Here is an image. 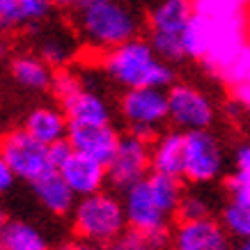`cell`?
Segmentation results:
<instances>
[{
	"mask_svg": "<svg viewBox=\"0 0 250 250\" xmlns=\"http://www.w3.org/2000/svg\"><path fill=\"white\" fill-rule=\"evenodd\" d=\"M248 16L207 19L193 14L184 32L186 58L200 60L207 71L218 76L248 44Z\"/></svg>",
	"mask_w": 250,
	"mask_h": 250,
	"instance_id": "6da1fadb",
	"label": "cell"
},
{
	"mask_svg": "<svg viewBox=\"0 0 250 250\" xmlns=\"http://www.w3.org/2000/svg\"><path fill=\"white\" fill-rule=\"evenodd\" d=\"M184 190L177 177L149 172L138 184L124 190V211L131 228L145 232H159L170 228V220L177 216V207Z\"/></svg>",
	"mask_w": 250,
	"mask_h": 250,
	"instance_id": "7a4b0ae2",
	"label": "cell"
},
{
	"mask_svg": "<svg viewBox=\"0 0 250 250\" xmlns=\"http://www.w3.org/2000/svg\"><path fill=\"white\" fill-rule=\"evenodd\" d=\"M104 71L117 85L133 87H170L174 83V71L170 62L161 58L149 39L133 37L115 46L104 58Z\"/></svg>",
	"mask_w": 250,
	"mask_h": 250,
	"instance_id": "3957f363",
	"label": "cell"
},
{
	"mask_svg": "<svg viewBox=\"0 0 250 250\" xmlns=\"http://www.w3.org/2000/svg\"><path fill=\"white\" fill-rule=\"evenodd\" d=\"M76 28L81 37L99 51H110L138 37L136 12L120 0H104L90 7H76Z\"/></svg>",
	"mask_w": 250,
	"mask_h": 250,
	"instance_id": "277c9868",
	"label": "cell"
},
{
	"mask_svg": "<svg viewBox=\"0 0 250 250\" xmlns=\"http://www.w3.org/2000/svg\"><path fill=\"white\" fill-rule=\"evenodd\" d=\"M71 225L78 239L94 243H108L129 228L124 202L108 190H97L92 195L78 197L71 211Z\"/></svg>",
	"mask_w": 250,
	"mask_h": 250,
	"instance_id": "5b68a950",
	"label": "cell"
},
{
	"mask_svg": "<svg viewBox=\"0 0 250 250\" xmlns=\"http://www.w3.org/2000/svg\"><path fill=\"white\" fill-rule=\"evenodd\" d=\"M193 14V0H159L149 9V44L166 62H179L186 58L184 32Z\"/></svg>",
	"mask_w": 250,
	"mask_h": 250,
	"instance_id": "8992f818",
	"label": "cell"
},
{
	"mask_svg": "<svg viewBox=\"0 0 250 250\" xmlns=\"http://www.w3.org/2000/svg\"><path fill=\"white\" fill-rule=\"evenodd\" d=\"M122 117L129 122V131L140 138L154 140V133L167 117V90L166 87H133L120 99Z\"/></svg>",
	"mask_w": 250,
	"mask_h": 250,
	"instance_id": "52a82bcc",
	"label": "cell"
},
{
	"mask_svg": "<svg viewBox=\"0 0 250 250\" xmlns=\"http://www.w3.org/2000/svg\"><path fill=\"white\" fill-rule=\"evenodd\" d=\"M0 154L5 156L16 177L28 184L55 170L53 159H51V147L30 136L25 129H16L2 138Z\"/></svg>",
	"mask_w": 250,
	"mask_h": 250,
	"instance_id": "ba28073f",
	"label": "cell"
},
{
	"mask_svg": "<svg viewBox=\"0 0 250 250\" xmlns=\"http://www.w3.org/2000/svg\"><path fill=\"white\" fill-rule=\"evenodd\" d=\"M225 167V154L211 131L197 129L184 133V179L195 186L216 182Z\"/></svg>",
	"mask_w": 250,
	"mask_h": 250,
	"instance_id": "9c48e42d",
	"label": "cell"
},
{
	"mask_svg": "<svg viewBox=\"0 0 250 250\" xmlns=\"http://www.w3.org/2000/svg\"><path fill=\"white\" fill-rule=\"evenodd\" d=\"M108 184L117 193H124L138 184L152 170V140L140 138L136 133H126L120 138L113 159L108 163Z\"/></svg>",
	"mask_w": 250,
	"mask_h": 250,
	"instance_id": "30bf717a",
	"label": "cell"
},
{
	"mask_svg": "<svg viewBox=\"0 0 250 250\" xmlns=\"http://www.w3.org/2000/svg\"><path fill=\"white\" fill-rule=\"evenodd\" d=\"M213 104L202 90L188 83H172L167 90V117L177 129L197 131L213 124Z\"/></svg>",
	"mask_w": 250,
	"mask_h": 250,
	"instance_id": "8fae6325",
	"label": "cell"
},
{
	"mask_svg": "<svg viewBox=\"0 0 250 250\" xmlns=\"http://www.w3.org/2000/svg\"><path fill=\"white\" fill-rule=\"evenodd\" d=\"M172 250H232V236L223 223L211 216L197 220H179L170 236Z\"/></svg>",
	"mask_w": 250,
	"mask_h": 250,
	"instance_id": "7c38bea8",
	"label": "cell"
},
{
	"mask_svg": "<svg viewBox=\"0 0 250 250\" xmlns=\"http://www.w3.org/2000/svg\"><path fill=\"white\" fill-rule=\"evenodd\" d=\"M67 140L71 143L74 152L85 154L104 166L110 163L120 145V136L110 122L108 124H69Z\"/></svg>",
	"mask_w": 250,
	"mask_h": 250,
	"instance_id": "4fadbf2b",
	"label": "cell"
},
{
	"mask_svg": "<svg viewBox=\"0 0 250 250\" xmlns=\"http://www.w3.org/2000/svg\"><path fill=\"white\" fill-rule=\"evenodd\" d=\"M58 172L64 177V182L78 197L104 190V186L108 184V167L78 152H71V156L58 167Z\"/></svg>",
	"mask_w": 250,
	"mask_h": 250,
	"instance_id": "5bb4252c",
	"label": "cell"
},
{
	"mask_svg": "<svg viewBox=\"0 0 250 250\" xmlns=\"http://www.w3.org/2000/svg\"><path fill=\"white\" fill-rule=\"evenodd\" d=\"M58 101L67 115L69 124H108L110 122V106L106 104V99L87 90L85 83L76 85Z\"/></svg>",
	"mask_w": 250,
	"mask_h": 250,
	"instance_id": "9a60e30c",
	"label": "cell"
},
{
	"mask_svg": "<svg viewBox=\"0 0 250 250\" xmlns=\"http://www.w3.org/2000/svg\"><path fill=\"white\" fill-rule=\"evenodd\" d=\"M32 190H35L39 202L44 205V209H48L55 216L71 213L78 202V195L71 190V186L64 182V177L58 170H51L44 177L35 179L32 182Z\"/></svg>",
	"mask_w": 250,
	"mask_h": 250,
	"instance_id": "2e32d148",
	"label": "cell"
},
{
	"mask_svg": "<svg viewBox=\"0 0 250 250\" xmlns=\"http://www.w3.org/2000/svg\"><path fill=\"white\" fill-rule=\"evenodd\" d=\"M152 170L167 177H184V133L170 131L152 140Z\"/></svg>",
	"mask_w": 250,
	"mask_h": 250,
	"instance_id": "e0dca14e",
	"label": "cell"
},
{
	"mask_svg": "<svg viewBox=\"0 0 250 250\" xmlns=\"http://www.w3.org/2000/svg\"><path fill=\"white\" fill-rule=\"evenodd\" d=\"M23 129L28 131L30 136H35L37 140H42L44 145H53L58 140L67 138L69 120L64 110H58V108L51 106H39L25 117Z\"/></svg>",
	"mask_w": 250,
	"mask_h": 250,
	"instance_id": "ac0fdd59",
	"label": "cell"
},
{
	"mask_svg": "<svg viewBox=\"0 0 250 250\" xmlns=\"http://www.w3.org/2000/svg\"><path fill=\"white\" fill-rule=\"evenodd\" d=\"M51 12L48 0H0V30H16L44 21Z\"/></svg>",
	"mask_w": 250,
	"mask_h": 250,
	"instance_id": "d6986e66",
	"label": "cell"
},
{
	"mask_svg": "<svg viewBox=\"0 0 250 250\" xmlns=\"http://www.w3.org/2000/svg\"><path fill=\"white\" fill-rule=\"evenodd\" d=\"M12 76L19 85L28 90H48L53 83L51 64L44 62L39 55H19L12 62Z\"/></svg>",
	"mask_w": 250,
	"mask_h": 250,
	"instance_id": "ffe728a7",
	"label": "cell"
},
{
	"mask_svg": "<svg viewBox=\"0 0 250 250\" xmlns=\"http://www.w3.org/2000/svg\"><path fill=\"white\" fill-rule=\"evenodd\" d=\"M0 241L7 250H48V239L42 229L25 220H7Z\"/></svg>",
	"mask_w": 250,
	"mask_h": 250,
	"instance_id": "44dd1931",
	"label": "cell"
},
{
	"mask_svg": "<svg viewBox=\"0 0 250 250\" xmlns=\"http://www.w3.org/2000/svg\"><path fill=\"white\" fill-rule=\"evenodd\" d=\"M170 229L159 232H145L138 228H126L122 234H117L108 243V250H166L170 246Z\"/></svg>",
	"mask_w": 250,
	"mask_h": 250,
	"instance_id": "7402d4cb",
	"label": "cell"
},
{
	"mask_svg": "<svg viewBox=\"0 0 250 250\" xmlns=\"http://www.w3.org/2000/svg\"><path fill=\"white\" fill-rule=\"evenodd\" d=\"M76 53V42L64 30L48 32L39 42V58L48 62L51 67H64Z\"/></svg>",
	"mask_w": 250,
	"mask_h": 250,
	"instance_id": "603a6c76",
	"label": "cell"
},
{
	"mask_svg": "<svg viewBox=\"0 0 250 250\" xmlns=\"http://www.w3.org/2000/svg\"><path fill=\"white\" fill-rule=\"evenodd\" d=\"M220 223L229 232L232 239H248L250 236V205L239 197H228L220 209Z\"/></svg>",
	"mask_w": 250,
	"mask_h": 250,
	"instance_id": "cb8c5ba5",
	"label": "cell"
},
{
	"mask_svg": "<svg viewBox=\"0 0 250 250\" xmlns=\"http://www.w3.org/2000/svg\"><path fill=\"white\" fill-rule=\"evenodd\" d=\"M229 197H239L250 205V143L241 145L234 154V172L228 179Z\"/></svg>",
	"mask_w": 250,
	"mask_h": 250,
	"instance_id": "d4e9b609",
	"label": "cell"
},
{
	"mask_svg": "<svg viewBox=\"0 0 250 250\" xmlns=\"http://www.w3.org/2000/svg\"><path fill=\"white\" fill-rule=\"evenodd\" d=\"M250 0H193V12L207 19H234L246 16Z\"/></svg>",
	"mask_w": 250,
	"mask_h": 250,
	"instance_id": "484cf974",
	"label": "cell"
},
{
	"mask_svg": "<svg viewBox=\"0 0 250 250\" xmlns=\"http://www.w3.org/2000/svg\"><path fill=\"white\" fill-rule=\"evenodd\" d=\"M211 216V195L205 190H188L184 193L177 207V218L179 220H197Z\"/></svg>",
	"mask_w": 250,
	"mask_h": 250,
	"instance_id": "4316f807",
	"label": "cell"
},
{
	"mask_svg": "<svg viewBox=\"0 0 250 250\" xmlns=\"http://www.w3.org/2000/svg\"><path fill=\"white\" fill-rule=\"evenodd\" d=\"M218 78L228 85V87L239 85V83H250V48H248V44H246V48L229 62L228 67L220 71Z\"/></svg>",
	"mask_w": 250,
	"mask_h": 250,
	"instance_id": "83f0119b",
	"label": "cell"
},
{
	"mask_svg": "<svg viewBox=\"0 0 250 250\" xmlns=\"http://www.w3.org/2000/svg\"><path fill=\"white\" fill-rule=\"evenodd\" d=\"M229 94H232V106L229 108L250 113V83L232 85V87H229Z\"/></svg>",
	"mask_w": 250,
	"mask_h": 250,
	"instance_id": "f1b7e54d",
	"label": "cell"
},
{
	"mask_svg": "<svg viewBox=\"0 0 250 250\" xmlns=\"http://www.w3.org/2000/svg\"><path fill=\"white\" fill-rule=\"evenodd\" d=\"M48 147H51V159H53L55 170L71 156V152H74V147H71V143H69L67 138H64V140H58V143H53V145H48Z\"/></svg>",
	"mask_w": 250,
	"mask_h": 250,
	"instance_id": "f546056e",
	"label": "cell"
},
{
	"mask_svg": "<svg viewBox=\"0 0 250 250\" xmlns=\"http://www.w3.org/2000/svg\"><path fill=\"white\" fill-rule=\"evenodd\" d=\"M14 179H19V177H16L14 170L9 167V163L5 161V156L0 154V195L7 193V190L14 186Z\"/></svg>",
	"mask_w": 250,
	"mask_h": 250,
	"instance_id": "4dcf8cb0",
	"label": "cell"
},
{
	"mask_svg": "<svg viewBox=\"0 0 250 250\" xmlns=\"http://www.w3.org/2000/svg\"><path fill=\"white\" fill-rule=\"evenodd\" d=\"M58 250H108V246L104 243H94V241H83V239H78V241H71V243H64L62 248Z\"/></svg>",
	"mask_w": 250,
	"mask_h": 250,
	"instance_id": "1f68e13d",
	"label": "cell"
},
{
	"mask_svg": "<svg viewBox=\"0 0 250 250\" xmlns=\"http://www.w3.org/2000/svg\"><path fill=\"white\" fill-rule=\"evenodd\" d=\"M51 2V7H71V5H76V0H48Z\"/></svg>",
	"mask_w": 250,
	"mask_h": 250,
	"instance_id": "d6a6232c",
	"label": "cell"
},
{
	"mask_svg": "<svg viewBox=\"0 0 250 250\" xmlns=\"http://www.w3.org/2000/svg\"><path fill=\"white\" fill-rule=\"evenodd\" d=\"M97 2H104V0H76L74 7H90V5H97Z\"/></svg>",
	"mask_w": 250,
	"mask_h": 250,
	"instance_id": "836d02e7",
	"label": "cell"
},
{
	"mask_svg": "<svg viewBox=\"0 0 250 250\" xmlns=\"http://www.w3.org/2000/svg\"><path fill=\"white\" fill-rule=\"evenodd\" d=\"M232 250H250V236L248 239H241V243H239L236 248H232Z\"/></svg>",
	"mask_w": 250,
	"mask_h": 250,
	"instance_id": "e575fe53",
	"label": "cell"
},
{
	"mask_svg": "<svg viewBox=\"0 0 250 250\" xmlns=\"http://www.w3.org/2000/svg\"><path fill=\"white\" fill-rule=\"evenodd\" d=\"M5 223H7V218L2 216V211H0V234H2V228H5Z\"/></svg>",
	"mask_w": 250,
	"mask_h": 250,
	"instance_id": "d590c367",
	"label": "cell"
},
{
	"mask_svg": "<svg viewBox=\"0 0 250 250\" xmlns=\"http://www.w3.org/2000/svg\"><path fill=\"white\" fill-rule=\"evenodd\" d=\"M2 55H5V44L0 42V60H2Z\"/></svg>",
	"mask_w": 250,
	"mask_h": 250,
	"instance_id": "8d00e7d4",
	"label": "cell"
},
{
	"mask_svg": "<svg viewBox=\"0 0 250 250\" xmlns=\"http://www.w3.org/2000/svg\"><path fill=\"white\" fill-rule=\"evenodd\" d=\"M0 250H7V248H5V243H2V241H0Z\"/></svg>",
	"mask_w": 250,
	"mask_h": 250,
	"instance_id": "74e56055",
	"label": "cell"
},
{
	"mask_svg": "<svg viewBox=\"0 0 250 250\" xmlns=\"http://www.w3.org/2000/svg\"><path fill=\"white\" fill-rule=\"evenodd\" d=\"M248 48H250V32H248Z\"/></svg>",
	"mask_w": 250,
	"mask_h": 250,
	"instance_id": "f35d334b",
	"label": "cell"
}]
</instances>
